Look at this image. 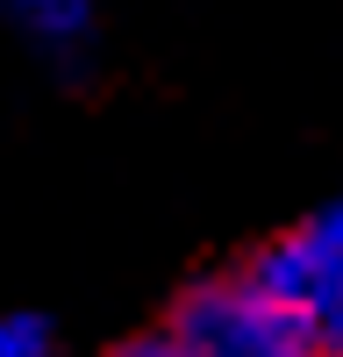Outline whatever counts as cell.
Instances as JSON below:
<instances>
[{
	"label": "cell",
	"instance_id": "cell-1",
	"mask_svg": "<svg viewBox=\"0 0 343 357\" xmlns=\"http://www.w3.org/2000/svg\"><path fill=\"white\" fill-rule=\"evenodd\" d=\"M236 272L294 321V336L314 357H343V193L265 236Z\"/></svg>",
	"mask_w": 343,
	"mask_h": 357
},
{
	"label": "cell",
	"instance_id": "cell-2",
	"mask_svg": "<svg viewBox=\"0 0 343 357\" xmlns=\"http://www.w3.org/2000/svg\"><path fill=\"white\" fill-rule=\"evenodd\" d=\"M165 329L186 343V357H314L294 336V321H286L236 264L193 279L179 301H172Z\"/></svg>",
	"mask_w": 343,
	"mask_h": 357
},
{
	"label": "cell",
	"instance_id": "cell-3",
	"mask_svg": "<svg viewBox=\"0 0 343 357\" xmlns=\"http://www.w3.org/2000/svg\"><path fill=\"white\" fill-rule=\"evenodd\" d=\"M0 22L36 50V57H72L93 50V29H100V0H0Z\"/></svg>",
	"mask_w": 343,
	"mask_h": 357
},
{
	"label": "cell",
	"instance_id": "cell-4",
	"mask_svg": "<svg viewBox=\"0 0 343 357\" xmlns=\"http://www.w3.org/2000/svg\"><path fill=\"white\" fill-rule=\"evenodd\" d=\"M0 357H57V321L36 307H0Z\"/></svg>",
	"mask_w": 343,
	"mask_h": 357
},
{
	"label": "cell",
	"instance_id": "cell-5",
	"mask_svg": "<svg viewBox=\"0 0 343 357\" xmlns=\"http://www.w3.org/2000/svg\"><path fill=\"white\" fill-rule=\"evenodd\" d=\"M100 357H186V343H179V336H172L165 321H158V329L122 336V343H114V350H100Z\"/></svg>",
	"mask_w": 343,
	"mask_h": 357
}]
</instances>
